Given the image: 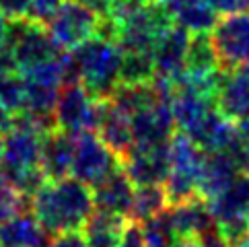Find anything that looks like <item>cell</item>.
<instances>
[{
    "label": "cell",
    "instance_id": "1",
    "mask_svg": "<svg viewBox=\"0 0 249 247\" xmlns=\"http://www.w3.org/2000/svg\"><path fill=\"white\" fill-rule=\"evenodd\" d=\"M29 206L46 235L83 231L95 210L91 188L74 177L46 181L31 196Z\"/></svg>",
    "mask_w": 249,
    "mask_h": 247
},
{
    "label": "cell",
    "instance_id": "2",
    "mask_svg": "<svg viewBox=\"0 0 249 247\" xmlns=\"http://www.w3.org/2000/svg\"><path fill=\"white\" fill-rule=\"evenodd\" d=\"M70 60L78 83L91 93L93 99H109L118 87L122 62V50L118 43L95 35L70 52Z\"/></svg>",
    "mask_w": 249,
    "mask_h": 247
},
{
    "label": "cell",
    "instance_id": "3",
    "mask_svg": "<svg viewBox=\"0 0 249 247\" xmlns=\"http://www.w3.org/2000/svg\"><path fill=\"white\" fill-rule=\"evenodd\" d=\"M216 233L229 247H237L249 233V173L239 171L218 196L208 200Z\"/></svg>",
    "mask_w": 249,
    "mask_h": 247
},
{
    "label": "cell",
    "instance_id": "4",
    "mask_svg": "<svg viewBox=\"0 0 249 247\" xmlns=\"http://www.w3.org/2000/svg\"><path fill=\"white\" fill-rule=\"evenodd\" d=\"M173 23V15L159 0H146L132 17L115 25L113 41L122 52H153L157 39Z\"/></svg>",
    "mask_w": 249,
    "mask_h": 247
},
{
    "label": "cell",
    "instance_id": "5",
    "mask_svg": "<svg viewBox=\"0 0 249 247\" xmlns=\"http://www.w3.org/2000/svg\"><path fill=\"white\" fill-rule=\"evenodd\" d=\"M107 107V99H93L81 83H66L60 87L58 101L54 109L56 128L64 130L68 134L91 130L95 132L97 126Z\"/></svg>",
    "mask_w": 249,
    "mask_h": 247
},
{
    "label": "cell",
    "instance_id": "6",
    "mask_svg": "<svg viewBox=\"0 0 249 247\" xmlns=\"http://www.w3.org/2000/svg\"><path fill=\"white\" fill-rule=\"evenodd\" d=\"M99 21L101 19H97L78 0H62V4L43 23V27L60 50L72 52L87 39L95 37L99 31Z\"/></svg>",
    "mask_w": 249,
    "mask_h": 247
},
{
    "label": "cell",
    "instance_id": "7",
    "mask_svg": "<svg viewBox=\"0 0 249 247\" xmlns=\"http://www.w3.org/2000/svg\"><path fill=\"white\" fill-rule=\"evenodd\" d=\"M72 136H74V153H72L70 177L93 188L103 177H107L111 171L122 167L120 157L109 151L107 144L97 136V132L85 130Z\"/></svg>",
    "mask_w": 249,
    "mask_h": 247
},
{
    "label": "cell",
    "instance_id": "8",
    "mask_svg": "<svg viewBox=\"0 0 249 247\" xmlns=\"http://www.w3.org/2000/svg\"><path fill=\"white\" fill-rule=\"evenodd\" d=\"M220 70H235L249 64V13L220 17L210 31Z\"/></svg>",
    "mask_w": 249,
    "mask_h": 247
},
{
    "label": "cell",
    "instance_id": "9",
    "mask_svg": "<svg viewBox=\"0 0 249 247\" xmlns=\"http://www.w3.org/2000/svg\"><path fill=\"white\" fill-rule=\"evenodd\" d=\"M122 169L130 181L140 185H163L171 171L169 161V142L153 146H136L122 159Z\"/></svg>",
    "mask_w": 249,
    "mask_h": 247
},
{
    "label": "cell",
    "instance_id": "10",
    "mask_svg": "<svg viewBox=\"0 0 249 247\" xmlns=\"http://www.w3.org/2000/svg\"><path fill=\"white\" fill-rule=\"evenodd\" d=\"M132 136L136 146H153L165 144L175 134V120L171 111V103L157 99L153 105L136 111L130 116Z\"/></svg>",
    "mask_w": 249,
    "mask_h": 247
},
{
    "label": "cell",
    "instance_id": "11",
    "mask_svg": "<svg viewBox=\"0 0 249 247\" xmlns=\"http://www.w3.org/2000/svg\"><path fill=\"white\" fill-rule=\"evenodd\" d=\"M188 46H190V33L173 23L153 46L155 76L175 81L183 72Z\"/></svg>",
    "mask_w": 249,
    "mask_h": 247
},
{
    "label": "cell",
    "instance_id": "12",
    "mask_svg": "<svg viewBox=\"0 0 249 247\" xmlns=\"http://www.w3.org/2000/svg\"><path fill=\"white\" fill-rule=\"evenodd\" d=\"M214 105L222 116L233 122L249 118V64L229 72L222 70Z\"/></svg>",
    "mask_w": 249,
    "mask_h": 247
},
{
    "label": "cell",
    "instance_id": "13",
    "mask_svg": "<svg viewBox=\"0 0 249 247\" xmlns=\"http://www.w3.org/2000/svg\"><path fill=\"white\" fill-rule=\"evenodd\" d=\"M134 190H136V185L130 181V177L124 173L122 167H118L107 177H103L99 183H95L91 188L93 204L97 210L128 218L130 208H132V198H134Z\"/></svg>",
    "mask_w": 249,
    "mask_h": 247
},
{
    "label": "cell",
    "instance_id": "14",
    "mask_svg": "<svg viewBox=\"0 0 249 247\" xmlns=\"http://www.w3.org/2000/svg\"><path fill=\"white\" fill-rule=\"evenodd\" d=\"M72 153H74V136L64 130H50L43 136L41 142V157L39 169L46 175L48 181L70 177L72 167Z\"/></svg>",
    "mask_w": 249,
    "mask_h": 247
},
{
    "label": "cell",
    "instance_id": "15",
    "mask_svg": "<svg viewBox=\"0 0 249 247\" xmlns=\"http://www.w3.org/2000/svg\"><path fill=\"white\" fill-rule=\"evenodd\" d=\"M188 136L204 153H227L235 144L237 124L233 120L225 118L214 107L200 120L198 126L188 132Z\"/></svg>",
    "mask_w": 249,
    "mask_h": 247
},
{
    "label": "cell",
    "instance_id": "16",
    "mask_svg": "<svg viewBox=\"0 0 249 247\" xmlns=\"http://www.w3.org/2000/svg\"><path fill=\"white\" fill-rule=\"evenodd\" d=\"M169 216L179 237H192V239H200L206 233L214 231V220H212L208 202L204 198H192L185 200L181 204L169 206Z\"/></svg>",
    "mask_w": 249,
    "mask_h": 247
},
{
    "label": "cell",
    "instance_id": "17",
    "mask_svg": "<svg viewBox=\"0 0 249 247\" xmlns=\"http://www.w3.org/2000/svg\"><path fill=\"white\" fill-rule=\"evenodd\" d=\"M241 171L239 165L229 153H204L200 179H198V194L204 200H212L214 196L233 181L235 175Z\"/></svg>",
    "mask_w": 249,
    "mask_h": 247
},
{
    "label": "cell",
    "instance_id": "18",
    "mask_svg": "<svg viewBox=\"0 0 249 247\" xmlns=\"http://www.w3.org/2000/svg\"><path fill=\"white\" fill-rule=\"evenodd\" d=\"M95 132H97V136L107 144L109 151L120 157V161L134 148L130 116H126V113L120 111L115 105H111L109 99H107V107H105L103 118Z\"/></svg>",
    "mask_w": 249,
    "mask_h": 247
},
{
    "label": "cell",
    "instance_id": "19",
    "mask_svg": "<svg viewBox=\"0 0 249 247\" xmlns=\"http://www.w3.org/2000/svg\"><path fill=\"white\" fill-rule=\"evenodd\" d=\"M48 235L31 212H21L0 225V247H48Z\"/></svg>",
    "mask_w": 249,
    "mask_h": 247
},
{
    "label": "cell",
    "instance_id": "20",
    "mask_svg": "<svg viewBox=\"0 0 249 247\" xmlns=\"http://www.w3.org/2000/svg\"><path fill=\"white\" fill-rule=\"evenodd\" d=\"M126 223L128 218L95 208L91 218L83 227L87 247H118Z\"/></svg>",
    "mask_w": 249,
    "mask_h": 247
},
{
    "label": "cell",
    "instance_id": "21",
    "mask_svg": "<svg viewBox=\"0 0 249 247\" xmlns=\"http://www.w3.org/2000/svg\"><path fill=\"white\" fill-rule=\"evenodd\" d=\"M220 70L218 56L212 43L210 33H194L190 35V46L185 54L183 72L192 76H208Z\"/></svg>",
    "mask_w": 249,
    "mask_h": 247
},
{
    "label": "cell",
    "instance_id": "22",
    "mask_svg": "<svg viewBox=\"0 0 249 247\" xmlns=\"http://www.w3.org/2000/svg\"><path fill=\"white\" fill-rule=\"evenodd\" d=\"M153 78V52H122L118 85H148Z\"/></svg>",
    "mask_w": 249,
    "mask_h": 247
},
{
    "label": "cell",
    "instance_id": "23",
    "mask_svg": "<svg viewBox=\"0 0 249 247\" xmlns=\"http://www.w3.org/2000/svg\"><path fill=\"white\" fill-rule=\"evenodd\" d=\"M167 196L163 185H140L134 190V198H132V208H130V220L134 223H144V220L161 214L167 210Z\"/></svg>",
    "mask_w": 249,
    "mask_h": 247
},
{
    "label": "cell",
    "instance_id": "24",
    "mask_svg": "<svg viewBox=\"0 0 249 247\" xmlns=\"http://www.w3.org/2000/svg\"><path fill=\"white\" fill-rule=\"evenodd\" d=\"M220 17L212 11L208 4H204L202 0H196V2L188 4L185 8H181L179 13L173 15L175 25H179L188 31L190 35L194 33H210L216 27Z\"/></svg>",
    "mask_w": 249,
    "mask_h": 247
},
{
    "label": "cell",
    "instance_id": "25",
    "mask_svg": "<svg viewBox=\"0 0 249 247\" xmlns=\"http://www.w3.org/2000/svg\"><path fill=\"white\" fill-rule=\"evenodd\" d=\"M140 233L146 247H173L175 241L179 239L171 223V216H169V210H163L161 214L140 223Z\"/></svg>",
    "mask_w": 249,
    "mask_h": 247
},
{
    "label": "cell",
    "instance_id": "26",
    "mask_svg": "<svg viewBox=\"0 0 249 247\" xmlns=\"http://www.w3.org/2000/svg\"><path fill=\"white\" fill-rule=\"evenodd\" d=\"M27 206H29V198L19 194L13 185H2L0 188V225L6 223L8 218L25 212Z\"/></svg>",
    "mask_w": 249,
    "mask_h": 247
},
{
    "label": "cell",
    "instance_id": "27",
    "mask_svg": "<svg viewBox=\"0 0 249 247\" xmlns=\"http://www.w3.org/2000/svg\"><path fill=\"white\" fill-rule=\"evenodd\" d=\"M237 161L239 169L249 173V118L237 122V138L235 144L227 151Z\"/></svg>",
    "mask_w": 249,
    "mask_h": 247
},
{
    "label": "cell",
    "instance_id": "28",
    "mask_svg": "<svg viewBox=\"0 0 249 247\" xmlns=\"http://www.w3.org/2000/svg\"><path fill=\"white\" fill-rule=\"evenodd\" d=\"M62 4V0H31L29 8V19L35 23H46L52 15L56 13V8Z\"/></svg>",
    "mask_w": 249,
    "mask_h": 247
},
{
    "label": "cell",
    "instance_id": "29",
    "mask_svg": "<svg viewBox=\"0 0 249 247\" xmlns=\"http://www.w3.org/2000/svg\"><path fill=\"white\" fill-rule=\"evenodd\" d=\"M31 0H0V13L8 21L11 19H29Z\"/></svg>",
    "mask_w": 249,
    "mask_h": 247
},
{
    "label": "cell",
    "instance_id": "30",
    "mask_svg": "<svg viewBox=\"0 0 249 247\" xmlns=\"http://www.w3.org/2000/svg\"><path fill=\"white\" fill-rule=\"evenodd\" d=\"M202 2L208 4L218 17L247 13V0H202Z\"/></svg>",
    "mask_w": 249,
    "mask_h": 247
},
{
    "label": "cell",
    "instance_id": "31",
    "mask_svg": "<svg viewBox=\"0 0 249 247\" xmlns=\"http://www.w3.org/2000/svg\"><path fill=\"white\" fill-rule=\"evenodd\" d=\"M48 247H87L83 231H66L54 235V239L48 243Z\"/></svg>",
    "mask_w": 249,
    "mask_h": 247
},
{
    "label": "cell",
    "instance_id": "32",
    "mask_svg": "<svg viewBox=\"0 0 249 247\" xmlns=\"http://www.w3.org/2000/svg\"><path fill=\"white\" fill-rule=\"evenodd\" d=\"M118 247H146L144 241H142V233H140L138 223L128 218L126 227H124V233H122V241Z\"/></svg>",
    "mask_w": 249,
    "mask_h": 247
},
{
    "label": "cell",
    "instance_id": "33",
    "mask_svg": "<svg viewBox=\"0 0 249 247\" xmlns=\"http://www.w3.org/2000/svg\"><path fill=\"white\" fill-rule=\"evenodd\" d=\"M78 2L83 6H87L97 19H107L113 0H78Z\"/></svg>",
    "mask_w": 249,
    "mask_h": 247
},
{
    "label": "cell",
    "instance_id": "34",
    "mask_svg": "<svg viewBox=\"0 0 249 247\" xmlns=\"http://www.w3.org/2000/svg\"><path fill=\"white\" fill-rule=\"evenodd\" d=\"M159 2H161L171 15H175V13H179L181 8H185L188 4L196 2V0H159Z\"/></svg>",
    "mask_w": 249,
    "mask_h": 247
},
{
    "label": "cell",
    "instance_id": "35",
    "mask_svg": "<svg viewBox=\"0 0 249 247\" xmlns=\"http://www.w3.org/2000/svg\"><path fill=\"white\" fill-rule=\"evenodd\" d=\"M173 247H200V241L198 239H192V237H179L175 241Z\"/></svg>",
    "mask_w": 249,
    "mask_h": 247
},
{
    "label": "cell",
    "instance_id": "36",
    "mask_svg": "<svg viewBox=\"0 0 249 247\" xmlns=\"http://www.w3.org/2000/svg\"><path fill=\"white\" fill-rule=\"evenodd\" d=\"M6 25H8V19L0 13V48H2V43L6 39Z\"/></svg>",
    "mask_w": 249,
    "mask_h": 247
},
{
    "label": "cell",
    "instance_id": "37",
    "mask_svg": "<svg viewBox=\"0 0 249 247\" xmlns=\"http://www.w3.org/2000/svg\"><path fill=\"white\" fill-rule=\"evenodd\" d=\"M237 247H249V233H247V235L243 237V241H241V243H239Z\"/></svg>",
    "mask_w": 249,
    "mask_h": 247
},
{
    "label": "cell",
    "instance_id": "38",
    "mask_svg": "<svg viewBox=\"0 0 249 247\" xmlns=\"http://www.w3.org/2000/svg\"><path fill=\"white\" fill-rule=\"evenodd\" d=\"M2 151H4V140H2V134H0V163H2Z\"/></svg>",
    "mask_w": 249,
    "mask_h": 247
}]
</instances>
